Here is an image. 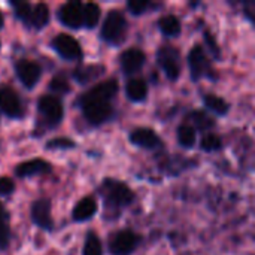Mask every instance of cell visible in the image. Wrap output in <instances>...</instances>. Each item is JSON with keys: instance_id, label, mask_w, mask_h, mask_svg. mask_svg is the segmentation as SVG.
<instances>
[{"instance_id": "cell-20", "label": "cell", "mask_w": 255, "mask_h": 255, "mask_svg": "<svg viewBox=\"0 0 255 255\" xmlns=\"http://www.w3.org/2000/svg\"><path fill=\"white\" fill-rule=\"evenodd\" d=\"M48 22H49V7H48V4H45V3L36 4L34 9L31 10L30 24H31L34 28L40 30V28H43Z\"/></svg>"}, {"instance_id": "cell-26", "label": "cell", "mask_w": 255, "mask_h": 255, "mask_svg": "<svg viewBox=\"0 0 255 255\" xmlns=\"http://www.w3.org/2000/svg\"><path fill=\"white\" fill-rule=\"evenodd\" d=\"M49 90L58 97V96H63L66 93L70 91V85H69V81L64 75H55L51 82H49Z\"/></svg>"}, {"instance_id": "cell-9", "label": "cell", "mask_w": 255, "mask_h": 255, "mask_svg": "<svg viewBox=\"0 0 255 255\" xmlns=\"http://www.w3.org/2000/svg\"><path fill=\"white\" fill-rule=\"evenodd\" d=\"M139 244V236L130 230H123L114 235L109 242V250L114 255H130Z\"/></svg>"}, {"instance_id": "cell-29", "label": "cell", "mask_w": 255, "mask_h": 255, "mask_svg": "<svg viewBox=\"0 0 255 255\" xmlns=\"http://www.w3.org/2000/svg\"><path fill=\"white\" fill-rule=\"evenodd\" d=\"M200 146L205 151H218L221 148V139L214 133H208L206 136H203Z\"/></svg>"}, {"instance_id": "cell-36", "label": "cell", "mask_w": 255, "mask_h": 255, "mask_svg": "<svg viewBox=\"0 0 255 255\" xmlns=\"http://www.w3.org/2000/svg\"><path fill=\"white\" fill-rule=\"evenodd\" d=\"M206 37H208V39H206V42H208V40H211V42H212V39H211V34H208V33H206ZM212 48H214V52H215V54H218V49H217L215 43H212Z\"/></svg>"}, {"instance_id": "cell-32", "label": "cell", "mask_w": 255, "mask_h": 255, "mask_svg": "<svg viewBox=\"0 0 255 255\" xmlns=\"http://www.w3.org/2000/svg\"><path fill=\"white\" fill-rule=\"evenodd\" d=\"M15 190V182L10 178H0V196H9Z\"/></svg>"}, {"instance_id": "cell-5", "label": "cell", "mask_w": 255, "mask_h": 255, "mask_svg": "<svg viewBox=\"0 0 255 255\" xmlns=\"http://www.w3.org/2000/svg\"><path fill=\"white\" fill-rule=\"evenodd\" d=\"M118 93V82L115 79H108L103 81L93 88H90L87 93H84L78 99V105L90 103V102H111Z\"/></svg>"}, {"instance_id": "cell-38", "label": "cell", "mask_w": 255, "mask_h": 255, "mask_svg": "<svg viewBox=\"0 0 255 255\" xmlns=\"http://www.w3.org/2000/svg\"><path fill=\"white\" fill-rule=\"evenodd\" d=\"M0 46H1V43H0Z\"/></svg>"}, {"instance_id": "cell-10", "label": "cell", "mask_w": 255, "mask_h": 255, "mask_svg": "<svg viewBox=\"0 0 255 255\" xmlns=\"http://www.w3.org/2000/svg\"><path fill=\"white\" fill-rule=\"evenodd\" d=\"M15 72H16V76L21 81V84L28 90L36 87V84L39 82L40 75H42L40 66L30 60H19L15 66Z\"/></svg>"}, {"instance_id": "cell-28", "label": "cell", "mask_w": 255, "mask_h": 255, "mask_svg": "<svg viewBox=\"0 0 255 255\" xmlns=\"http://www.w3.org/2000/svg\"><path fill=\"white\" fill-rule=\"evenodd\" d=\"M13 12L16 15L18 19L24 21V22H30V16H31V7L27 1H10Z\"/></svg>"}, {"instance_id": "cell-4", "label": "cell", "mask_w": 255, "mask_h": 255, "mask_svg": "<svg viewBox=\"0 0 255 255\" xmlns=\"http://www.w3.org/2000/svg\"><path fill=\"white\" fill-rule=\"evenodd\" d=\"M51 46L60 57H63L67 61H76V60L82 58V48H81L79 42L67 33L57 34L52 39Z\"/></svg>"}, {"instance_id": "cell-19", "label": "cell", "mask_w": 255, "mask_h": 255, "mask_svg": "<svg viewBox=\"0 0 255 255\" xmlns=\"http://www.w3.org/2000/svg\"><path fill=\"white\" fill-rule=\"evenodd\" d=\"M105 72L103 66H82L73 70V78L79 82V84H88L93 82L94 79H97L99 76H102Z\"/></svg>"}, {"instance_id": "cell-11", "label": "cell", "mask_w": 255, "mask_h": 255, "mask_svg": "<svg viewBox=\"0 0 255 255\" xmlns=\"http://www.w3.org/2000/svg\"><path fill=\"white\" fill-rule=\"evenodd\" d=\"M58 19L63 25L79 28L84 25V6L79 1H69L58 10Z\"/></svg>"}, {"instance_id": "cell-12", "label": "cell", "mask_w": 255, "mask_h": 255, "mask_svg": "<svg viewBox=\"0 0 255 255\" xmlns=\"http://www.w3.org/2000/svg\"><path fill=\"white\" fill-rule=\"evenodd\" d=\"M188 66L191 70V78L194 81L202 79L205 76H209L212 72L211 64L208 61V57L200 46H194L191 49V52L188 54Z\"/></svg>"}, {"instance_id": "cell-22", "label": "cell", "mask_w": 255, "mask_h": 255, "mask_svg": "<svg viewBox=\"0 0 255 255\" xmlns=\"http://www.w3.org/2000/svg\"><path fill=\"white\" fill-rule=\"evenodd\" d=\"M160 30L166 36H178L181 31V22L175 15H166L158 21Z\"/></svg>"}, {"instance_id": "cell-21", "label": "cell", "mask_w": 255, "mask_h": 255, "mask_svg": "<svg viewBox=\"0 0 255 255\" xmlns=\"http://www.w3.org/2000/svg\"><path fill=\"white\" fill-rule=\"evenodd\" d=\"M203 103L209 111L215 112L217 115H226L229 112V108H230L224 99H221L218 96H214V94H206L203 97Z\"/></svg>"}, {"instance_id": "cell-34", "label": "cell", "mask_w": 255, "mask_h": 255, "mask_svg": "<svg viewBox=\"0 0 255 255\" xmlns=\"http://www.w3.org/2000/svg\"><path fill=\"white\" fill-rule=\"evenodd\" d=\"M244 6V13L247 15V18L250 21H253L255 25V0H247L242 3Z\"/></svg>"}, {"instance_id": "cell-6", "label": "cell", "mask_w": 255, "mask_h": 255, "mask_svg": "<svg viewBox=\"0 0 255 255\" xmlns=\"http://www.w3.org/2000/svg\"><path fill=\"white\" fill-rule=\"evenodd\" d=\"M85 120L93 126H100L109 121L114 115V108L111 102H90L81 105Z\"/></svg>"}, {"instance_id": "cell-24", "label": "cell", "mask_w": 255, "mask_h": 255, "mask_svg": "<svg viewBox=\"0 0 255 255\" xmlns=\"http://www.w3.org/2000/svg\"><path fill=\"white\" fill-rule=\"evenodd\" d=\"M190 117H191V121H193L196 130H199V131H208V130H211L215 126L214 120L206 112H202V111L193 112Z\"/></svg>"}, {"instance_id": "cell-2", "label": "cell", "mask_w": 255, "mask_h": 255, "mask_svg": "<svg viewBox=\"0 0 255 255\" xmlns=\"http://www.w3.org/2000/svg\"><path fill=\"white\" fill-rule=\"evenodd\" d=\"M127 34V19L120 10H111L102 25V39L111 45H120Z\"/></svg>"}, {"instance_id": "cell-14", "label": "cell", "mask_w": 255, "mask_h": 255, "mask_svg": "<svg viewBox=\"0 0 255 255\" xmlns=\"http://www.w3.org/2000/svg\"><path fill=\"white\" fill-rule=\"evenodd\" d=\"M51 172V164L45 160L36 158V160H28L16 166L15 175L18 178H28L34 175H45Z\"/></svg>"}, {"instance_id": "cell-37", "label": "cell", "mask_w": 255, "mask_h": 255, "mask_svg": "<svg viewBox=\"0 0 255 255\" xmlns=\"http://www.w3.org/2000/svg\"><path fill=\"white\" fill-rule=\"evenodd\" d=\"M3 24H4V16H3V13H1V10H0V28L3 27Z\"/></svg>"}, {"instance_id": "cell-1", "label": "cell", "mask_w": 255, "mask_h": 255, "mask_svg": "<svg viewBox=\"0 0 255 255\" xmlns=\"http://www.w3.org/2000/svg\"><path fill=\"white\" fill-rule=\"evenodd\" d=\"M100 191H102V196L105 199V203L114 209L127 206L134 199L131 190L126 184L115 181V179H105Z\"/></svg>"}, {"instance_id": "cell-15", "label": "cell", "mask_w": 255, "mask_h": 255, "mask_svg": "<svg viewBox=\"0 0 255 255\" xmlns=\"http://www.w3.org/2000/svg\"><path fill=\"white\" fill-rule=\"evenodd\" d=\"M130 140L134 145H137L140 148H145V149H155V148H158L161 145V140L155 134V131L151 130V128H145V127L133 130L131 134H130Z\"/></svg>"}, {"instance_id": "cell-16", "label": "cell", "mask_w": 255, "mask_h": 255, "mask_svg": "<svg viewBox=\"0 0 255 255\" xmlns=\"http://www.w3.org/2000/svg\"><path fill=\"white\" fill-rule=\"evenodd\" d=\"M143 64H145V54L137 48L127 49L121 55V69L127 75L139 72L143 67Z\"/></svg>"}, {"instance_id": "cell-13", "label": "cell", "mask_w": 255, "mask_h": 255, "mask_svg": "<svg viewBox=\"0 0 255 255\" xmlns=\"http://www.w3.org/2000/svg\"><path fill=\"white\" fill-rule=\"evenodd\" d=\"M31 221L42 230H52L54 223L51 217V202L48 199H39L31 205Z\"/></svg>"}, {"instance_id": "cell-3", "label": "cell", "mask_w": 255, "mask_h": 255, "mask_svg": "<svg viewBox=\"0 0 255 255\" xmlns=\"http://www.w3.org/2000/svg\"><path fill=\"white\" fill-rule=\"evenodd\" d=\"M37 108H39V114H40L42 121L48 127H55L61 123L63 115H64V109H63V102L60 100V97L45 94L39 99Z\"/></svg>"}, {"instance_id": "cell-31", "label": "cell", "mask_w": 255, "mask_h": 255, "mask_svg": "<svg viewBox=\"0 0 255 255\" xmlns=\"http://www.w3.org/2000/svg\"><path fill=\"white\" fill-rule=\"evenodd\" d=\"M149 6H151V3L146 1V0H130V1L127 3V7H128V10H130L133 15H140V13H143L146 9H149Z\"/></svg>"}, {"instance_id": "cell-8", "label": "cell", "mask_w": 255, "mask_h": 255, "mask_svg": "<svg viewBox=\"0 0 255 255\" xmlns=\"http://www.w3.org/2000/svg\"><path fill=\"white\" fill-rule=\"evenodd\" d=\"M157 58H158V64L161 66L166 76L172 81H176L181 75L179 52L173 46H163L158 49Z\"/></svg>"}, {"instance_id": "cell-35", "label": "cell", "mask_w": 255, "mask_h": 255, "mask_svg": "<svg viewBox=\"0 0 255 255\" xmlns=\"http://www.w3.org/2000/svg\"><path fill=\"white\" fill-rule=\"evenodd\" d=\"M7 218H9V215H7V211H6V209H4V206L0 203V221L6 223V221H7Z\"/></svg>"}, {"instance_id": "cell-23", "label": "cell", "mask_w": 255, "mask_h": 255, "mask_svg": "<svg viewBox=\"0 0 255 255\" xmlns=\"http://www.w3.org/2000/svg\"><path fill=\"white\" fill-rule=\"evenodd\" d=\"M100 19V7L96 3L84 4V25L87 28H94Z\"/></svg>"}, {"instance_id": "cell-17", "label": "cell", "mask_w": 255, "mask_h": 255, "mask_svg": "<svg viewBox=\"0 0 255 255\" xmlns=\"http://www.w3.org/2000/svg\"><path fill=\"white\" fill-rule=\"evenodd\" d=\"M97 212V203L93 197H84L81 199L76 206L73 208V220L78 223L91 220Z\"/></svg>"}, {"instance_id": "cell-33", "label": "cell", "mask_w": 255, "mask_h": 255, "mask_svg": "<svg viewBox=\"0 0 255 255\" xmlns=\"http://www.w3.org/2000/svg\"><path fill=\"white\" fill-rule=\"evenodd\" d=\"M9 242H10V232L6 226V223L0 221V250L7 248Z\"/></svg>"}, {"instance_id": "cell-18", "label": "cell", "mask_w": 255, "mask_h": 255, "mask_svg": "<svg viewBox=\"0 0 255 255\" xmlns=\"http://www.w3.org/2000/svg\"><path fill=\"white\" fill-rule=\"evenodd\" d=\"M126 94L131 102H143L148 96V85L142 78L130 79L126 85Z\"/></svg>"}, {"instance_id": "cell-27", "label": "cell", "mask_w": 255, "mask_h": 255, "mask_svg": "<svg viewBox=\"0 0 255 255\" xmlns=\"http://www.w3.org/2000/svg\"><path fill=\"white\" fill-rule=\"evenodd\" d=\"M103 254V248L100 244V239L94 235L90 233L85 239V245H84V255H102Z\"/></svg>"}, {"instance_id": "cell-30", "label": "cell", "mask_w": 255, "mask_h": 255, "mask_svg": "<svg viewBox=\"0 0 255 255\" xmlns=\"http://www.w3.org/2000/svg\"><path fill=\"white\" fill-rule=\"evenodd\" d=\"M48 149H72L75 148V142L69 137H55L46 142Z\"/></svg>"}, {"instance_id": "cell-7", "label": "cell", "mask_w": 255, "mask_h": 255, "mask_svg": "<svg viewBox=\"0 0 255 255\" xmlns=\"http://www.w3.org/2000/svg\"><path fill=\"white\" fill-rule=\"evenodd\" d=\"M0 111L13 120H18L24 115V108L19 100V96L15 93L13 88L7 85L0 87Z\"/></svg>"}, {"instance_id": "cell-25", "label": "cell", "mask_w": 255, "mask_h": 255, "mask_svg": "<svg viewBox=\"0 0 255 255\" xmlns=\"http://www.w3.org/2000/svg\"><path fill=\"white\" fill-rule=\"evenodd\" d=\"M178 140L182 146L191 148L196 143V128L191 126H181L178 128Z\"/></svg>"}]
</instances>
